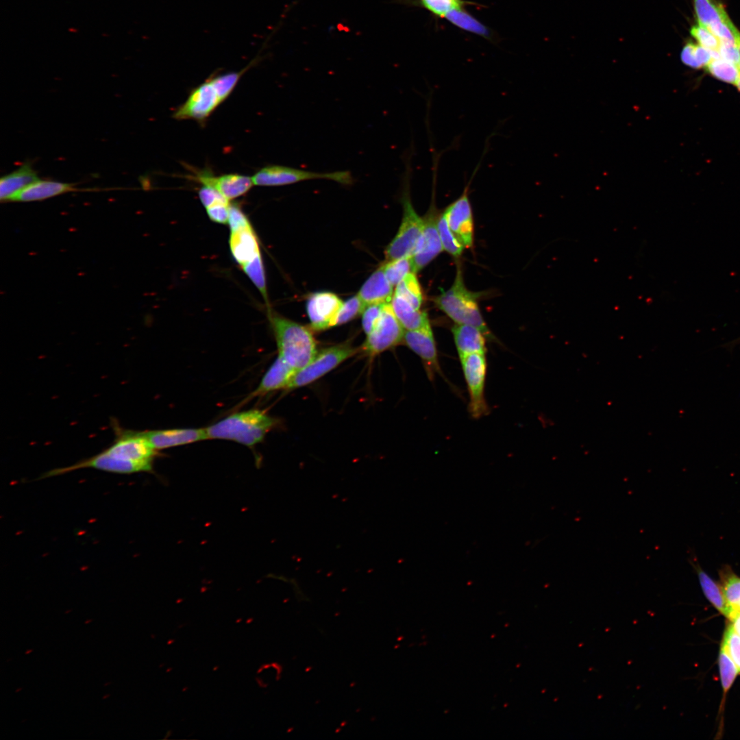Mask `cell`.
I'll use <instances>...</instances> for the list:
<instances>
[{
  "label": "cell",
  "mask_w": 740,
  "mask_h": 740,
  "mask_svg": "<svg viewBox=\"0 0 740 740\" xmlns=\"http://www.w3.org/2000/svg\"><path fill=\"white\" fill-rule=\"evenodd\" d=\"M268 318L277 343L278 356L296 371L317 353L315 339L305 326L285 318L267 308Z\"/></svg>",
  "instance_id": "1"
},
{
  "label": "cell",
  "mask_w": 740,
  "mask_h": 740,
  "mask_svg": "<svg viewBox=\"0 0 740 740\" xmlns=\"http://www.w3.org/2000/svg\"><path fill=\"white\" fill-rule=\"evenodd\" d=\"M276 423L264 412L252 409L232 414L206 428L208 439L235 441L252 447L263 441Z\"/></svg>",
  "instance_id": "2"
},
{
  "label": "cell",
  "mask_w": 740,
  "mask_h": 740,
  "mask_svg": "<svg viewBox=\"0 0 740 740\" xmlns=\"http://www.w3.org/2000/svg\"><path fill=\"white\" fill-rule=\"evenodd\" d=\"M480 293L469 291L465 286L461 269L457 268L452 286L434 298L437 307L457 324L474 326L486 338L493 339L479 309L478 299Z\"/></svg>",
  "instance_id": "3"
},
{
  "label": "cell",
  "mask_w": 740,
  "mask_h": 740,
  "mask_svg": "<svg viewBox=\"0 0 740 740\" xmlns=\"http://www.w3.org/2000/svg\"><path fill=\"white\" fill-rule=\"evenodd\" d=\"M410 159L403 180V217L397 233L385 250L387 261L412 256L423 229V219L416 212L410 196L412 172Z\"/></svg>",
  "instance_id": "4"
},
{
  "label": "cell",
  "mask_w": 740,
  "mask_h": 740,
  "mask_svg": "<svg viewBox=\"0 0 740 740\" xmlns=\"http://www.w3.org/2000/svg\"><path fill=\"white\" fill-rule=\"evenodd\" d=\"M251 177L254 185L262 186H280L319 179L332 180L346 186L354 182L349 171L322 173L276 164L264 166Z\"/></svg>",
  "instance_id": "5"
},
{
  "label": "cell",
  "mask_w": 740,
  "mask_h": 740,
  "mask_svg": "<svg viewBox=\"0 0 740 740\" xmlns=\"http://www.w3.org/2000/svg\"><path fill=\"white\" fill-rule=\"evenodd\" d=\"M112 428L114 440L104 450L116 458L140 465L145 472L151 471L158 452L143 435L142 431L121 428L115 421L112 422Z\"/></svg>",
  "instance_id": "6"
},
{
  "label": "cell",
  "mask_w": 740,
  "mask_h": 740,
  "mask_svg": "<svg viewBox=\"0 0 740 740\" xmlns=\"http://www.w3.org/2000/svg\"><path fill=\"white\" fill-rule=\"evenodd\" d=\"M357 352L356 348L346 343L322 349L308 365L295 371L287 389L299 388L314 382Z\"/></svg>",
  "instance_id": "7"
},
{
  "label": "cell",
  "mask_w": 740,
  "mask_h": 740,
  "mask_svg": "<svg viewBox=\"0 0 740 740\" xmlns=\"http://www.w3.org/2000/svg\"><path fill=\"white\" fill-rule=\"evenodd\" d=\"M460 359L469 392V410L473 418L479 419L487 415L489 411L484 397L486 354H472Z\"/></svg>",
  "instance_id": "8"
},
{
  "label": "cell",
  "mask_w": 740,
  "mask_h": 740,
  "mask_svg": "<svg viewBox=\"0 0 740 740\" xmlns=\"http://www.w3.org/2000/svg\"><path fill=\"white\" fill-rule=\"evenodd\" d=\"M405 330L397 319L391 303L384 305L382 314L372 331L367 335L362 351L375 356L403 341Z\"/></svg>",
  "instance_id": "9"
},
{
  "label": "cell",
  "mask_w": 740,
  "mask_h": 740,
  "mask_svg": "<svg viewBox=\"0 0 740 740\" xmlns=\"http://www.w3.org/2000/svg\"><path fill=\"white\" fill-rule=\"evenodd\" d=\"M221 103L208 78L192 90L186 101L174 112L173 117L177 120L192 119L203 123Z\"/></svg>",
  "instance_id": "10"
},
{
  "label": "cell",
  "mask_w": 740,
  "mask_h": 740,
  "mask_svg": "<svg viewBox=\"0 0 740 740\" xmlns=\"http://www.w3.org/2000/svg\"><path fill=\"white\" fill-rule=\"evenodd\" d=\"M439 215L434 204H432L428 213L423 218V232L411 256L414 273L421 270L443 251L437 228Z\"/></svg>",
  "instance_id": "11"
},
{
  "label": "cell",
  "mask_w": 740,
  "mask_h": 740,
  "mask_svg": "<svg viewBox=\"0 0 740 740\" xmlns=\"http://www.w3.org/2000/svg\"><path fill=\"white\" fill-rule=\"evenodd\" d=\"M468 192L469 184L461 195L443 211L449 228L465 247H471L473 242V220Z\"/></svg>",
  "instance_id": "12"
},
{
  "label": "cell",
  "mask_w": 740,
  "mask_h": 740,
  "mask_svg": "<svg viewBox=\"0 0 740 740\" xmlns=\"http://www.w3.org/2000/svg\"><path fill=\"white\" fill-rule=\"evenodd\" d=\"M421 359L429 379L441 374L436 346L430 325L415 330H405L402 341Z\"/></svg>",
  "instance_id": "13"
},
{
  "label": "cell",
  "mask_w": 740,
  "mask_h": 740,
  "mask_svg": "<svg viewBox=\"0 0 740 740\" xmlns=\"http://www.w3.org/2000/svg\"><path fill=\"white\" fill-rule=\"evenodd\" d=\"M343 301L334 293L318 292L311 295L306 304L312 330L319 331L335 326Z\"/></svg>",
  "instance_id": "14"
},
{
  "label": "cell",
  "mask_w": 740,
  "mask_h": 740,
  "mask_svg": "<svg viewBox=\"0 0 740 740\" xmlns=\"http://www.w3.org/2000/svg\"><path fill=\"white\" fill-rule=\"evenodd\" d=\"M157 451L208 439L206 428H179L142 431Z\"/></svg>",
  "instance_id": "15"
},
{
  "label": "cell",
  "mask_w": 740,
  "mask_h": 740,
  "mask_svg": "<svg viewBox=\"0 0 740 740\" xmlns=\"http://www.w3.org/2000/svg\"><path fill=\"white\" fill-rule=\"evenodd\" d=\"M196 178L202 185L217 190L229 201L243 195L254 185L252 177L236 173L214 176L208 171H201Z\"/></svg>",
  "instance_id": "16"
},
{
  "label": "cell",
  "mask_w": 740,
  "mask_h": 740,
  "mask_svg": "<svg viewBox=\"0 0 740 740\" xmlns=\"http://www.w3.org/2000/svg\"><path fill=\"white\" fill-rule=\"evenodd\" d=\"M393 287L384 273V264H382L365 281L358 295L366 306L389 304L394 295Z\"/></svg>",
  "instance_id": "17"
},
{
  "label": "cell",
  "mask_w": 740,
  "mask_h": 740,
  "mask_svg": "<svg viewBox=\"0 0 740 740\" xmlns=\"http://www.w3.org/2000/svg\"><path fill=\"white\" fill-rule=\"evenodd\" d=\"M77 190L74 184L39 179L14 195L10 201H41Z\"/></svg>",
  "instance_id": "18"
},
{
  "label": "cell",
  "mask_w": 740,
  "mask_h": 740,
  "mask_svg": "<svg viewBox=\"0 0 740 740\" xmlns=\"http://www.w3.org/2000/svg\"><path fill=\"white\" fill-rule=\"evenodd\" d=\"M230 247L234 258L241 266L260 254L258 238L251 224L231 232Z\"/></svg>",
  "instance_id": "19"
},
{
  "label": "cell",
  "mask_w": 740,
  "mask_h": 740,
  "mask_svg": "<svg viewBox=\"0 0 740 740\" xmlns=\"http://www.w3.org/2000/svg\"><path fill=\"white\" fill-rule=\"evenodd\" d=\"M452 330L460 358L476 353L486 354V337L478 328L456 323Z\"/></svg>",
  "instance_id": "20"
},
{
  "label": "cell",
  "mask_w": 740,
  "mask_h": 740,
  "mask_svg": "<svg viewBox=\"0 0 740 740\" xmlns=\"http://www.w3.org/2000/svg\"><path fill=\"white\" fill-rule=\"evenodd\" d=\"M39 180L32 163L27 162L0 180V199L9 201L16 193Z\"/></svg>",
  "instance_id": "21"
},
{
  "label": "cell",
  "mask_w": 740,
  "mask_h": 740,
  "mask_svg": "<svg viewBox=\"0 0 740 740\" xmlns=\"http://www.w3.org/2000/svg\"><path fill=\"white\" fill-rule=\"evenodd\" d=\"M295 371V369L278 356L264 375L253 395H264L280 388H287Z\"/></svg>",
  "instance_id": "22"
},
{
  "label": "cell",
  "mask_w": 740,
  "mask_h": 740,
  "mask_svg": "<svg viewBox=\"0 0 740 740\" xmlns=\"http://www.w3.org/2000/svg\"><path fill=\"white\" fill-rule=\"evenodd\" d=\"M391 304L399 322L405 330H415L430 324L427 313L416 309L401 297L393 295Z\"/></svg>",
  "instance_id": "23"
},
{
  "label": "cell",
  "mask_w": 740,
  "mask_h": 740,
  "mask_svg": "<svg viewBox=\"0 0 740 740\" xmlns=\"http://www.w3.org/2000/svg\"><path fill=\"white\" fill-rule=\"evenodd\" d=\"M696 571L700 584L706 599L715 609L731 621L734 614L727 604L720 584L715 581L700 567H696Z\"/></svg>",
  "instance_id": "24"
},
{
  "label": "cell",
  "mask_w": 740,
  "mask_h": 740,
  "mask_svg": "<svg viewBox=\"0 0 740 740\" xmlns=\"http://www.w3.org/2000/svg\"><path fill=\"white\" fill-rule=\"evenodd\" d=\"M719 576L724 598L735 617L740 613V576L728 567L719 571Z\"/></svg>",
  "instance_id": "25"
},
{
  "label": "cell",
  "mask_w": 740,
  "mask_h": 740,
  "mask_svg": "<svg viewBox=\"0 0 740 740\" xmlns=\"http://www.w3.org/2000/svg\"><path fill=\"white\" fill-rule=\"evenodd\" d=\"M693 5L701 25L707 27L713 23L729 18L723 5L716 0H693Z\"/></svg>",
  "instance_id": "26"
},
{
  "label": "cell",
  "mask_w": 740,
  "mask_h": 740,
  "mask_svg": "<svg viewBox=\"0 0 740 740\" xmlns=\"http://www.w3.org/2000/svg\"><path fill=\"white\" fill-rule=\"evenodd\" d=\"M258 61V58L254 59L247 66L239 71H232L220 75H213L208 78L214 86L222 102L232 93L241 76Z\"/></svg>",
  "instance_id": "27"
},
{
  "label": "cell",
  "mask_w": 740,
  "mask_h": 740,
  "mask_svg": "<svg viewBox=\"0 0 740 740\" xmlns=\"http://www.w3.org/2000/svg\"><path fill=\"white\" fill-rule=\"evenodd\" d=\"M394 295L406 301L416 309H420L423 295L415 273H409L396 286Z\"/></svg>",
  "instance_id": "28"
},
{
  "label": "cell",
  "mask_w": 740,
  "mask_h": 740,
  "mask_svg": "<svg viewBox=\"0 0 740 740\" xmlns=\"http://www.w3.org/2000/svg\"><path fill=\"white\" fill-rule=\"evenodd\" d=\"M444 18L455 26L471 33L483 37H488L490 34L486 27L463 10V8L449 12Z\"/></svg>",
  "instance_id": "29"
},
{
  "label": "cell",
  "mask_w": 740,
  "mask_h": 740,
  "mask_svg": "<svg viewBox=\"0 0 740 740\" xmlns=\"http://www.w3.org/2000/svg\"><path fill=\"white\" fill-rule=\"evenodd\" d=\"M437 228L443 250L454 257L460 256L465 246L449 228L443 212L438 217Z\"/></svg>",
  "instance_id": "30"
},
{
  "label": "cell",
  "mask_w": 740,
  "mask_h": 740,
  "mask_svg": "<svg viewBox=\"0 0 740 740\" xmlns=\"http://www.w3.org/2000/svg\"><path fill=\"white\" fill-rule=\"evenodd\" d=\"M706 69L713 77L733 85L736 84L740 76L739 66L722 58L712 60Z\"/></svg>",
  "instance_id": "31"
},
{
  "label": "cell",
  "mask_w": 740,
  "mask_h": 740,
  "mask_svg": "<svg viewBox=\"0 0 740 740\" xmlns=\"http://www.w3.org/2000/svg\"><path fill=\"white\" fill-rule=\"evenodd\" d=\"M241 267L261 293L267 308H269L264 269L260 254Z\"/></svg>",
  "instance_id": "32"
},
{
  "label": "cell",
  "mask_w": 740,
  "mask_h": 740,
  "mask_svg": "<svg viewBox=\"0 0 740 740\" xmlns=\"http://www.w3.org/2000/svg\"><path fill=\"white\" fill-rule=\"evenodd\" d=\"M718 663L722 687L725 696L739 671L722 645L719 650Z\"/></svg>",
  "instance_id": "33"
},
{
  "label": "cell",
  "mask_w": 740,
  "mask_h": 740,
  "mask_svg": "<svg viewBox=\"0 0 740 740\" xmlns=\"http://www.w3.org/2000/svg\"><path fill=\"white\" fill-rule=\"evenodd\" d=\"M383 264L384 273L393 286H396L409 273L413 272L411 256L387 261Z\"/></svg>",
  "instance_id": "34"
},
{
  "label": "cell",
  "mask_w": 740,
  "mask_h": 740,
  "mask_svg": "<svg viewBox=\"0 0 740 740\" xmlns=\"http://www.w3.org/2000/svg\"><path fill=\"white\" fill-rule=\"evenodd\" d=\"M366 307V305L358 294L348 299L345 302H343V305L337 316L335 325L346 323L362 314Z\"/></svg>",
  "instance_id": "35"
},
{
  "label": "cell",
  "mask_w": 740,
  "mask_h": 740,
  "mask_svg": "<svg viewBox=\"0 0 740 740\" xmlns=\"http://www.w3.org/2000/svg\"><path fill=\"white\" fill-rule=\"evenodd\" d=\"M722 645L740 672V635L733 629L731 624L724 631Z\"/></svg>",
  "instance_id": "36"
},
{
  "label": "cell",
  "mask_w": 740,
  "mask_h": 740,
  "mask_svg": "<svg viewBox=\"0 0 740 740\" xmlns=\"http://www.w3.org/2000/svg\"><path fill=\"white\" fill-rule=\"evenodd\" d=\"M707 28L719 41L737 44V38L740 35V32L735 27L730 18L713 23L708 25Z\"/></svg>",
  "instance_id": "37"
},
{
  "label": "cell",
  "mask_w": 740,
  "mask_h": 740,
  "mask_svg": "<svg viewBox=\"0 0 740 740\" xmlns=\"http://www.w3.org/2000/svg\"><path fill=\"white\" fill-rule=\"evenodd\" d=\"M419 1L433 14L443 18L449 12L463 8L461 0H419Z\"/></svg>",
  "instance_id": "38"
},
{
  "label": "cell",
  "mask_w": 740,
  "mask_h": 740,
  "mask_svg": "<svg viewBox=\"0 0 740 740\" xmlns=\"http://www.w3.org/2000/svg\"><path fill=\"white\" fill-rule=\"evenodd\" d=\"M691 34L701 46L711 50L718 49L719 39L706 27L700 24L694 25L691 29Z\"/></svg>",
  "instance_id": "39"
},
{
  "label": "cell",
  "mask_w": 740,
  "mask_h": 740,
  "mask_svg": "<svg viewBox=\"0 0 740 740\" xmlns=\"http://www.w3.org/2000/svg\"><path fill=\"white\" fill-rule=\"evenodd\" d=\"M384 304L369 305L364 310L362 316V326L366 335H368L375 326L382 314Z\"/></svg>",
  "instance_id": "40"
},
{
  "label": "cell",
  "mask_w": 740,
  "mask_h": 740,
  "mask_svg": "<svg viewBox=\"0 0 740 740\" xmlns=\"http://www.w3.org/2000/svg\"><path fill=\"white\" fill-rule=\"evenodd\" d=\"M230 204L229 201L215 204L206 208L209 219L216 223H228Z\"/></svg>",
  "instance_id": "41"
},
{
  "label": "cell",
  "mask_w": 740,
  "mask_h": 740,
  "mask_svg": "<svg viewBox=\"0 0 740 740\" xmlns=\"http://www.w3.org/2000/svg\"><path fill=\"white\" fill-rule=\"evenodd\" d=\"M199 197L201 202L206 208L217 203L229 201L227 199L215 188L204 185L199 190Z\"/></svg>",
  "instance_id": "42"
},
{
  "label": "cell",
  "mask_w": 740,
  "mask_h": 740,
  "mask_svg": "<svg viewBox=\"0 0 740 740\" xmlns=\"http://www.w3.org/2000/svg\"><path fill=\"white\" fill-rule=\"evenodd\" d=\"M228 223L231 232L251 224L247 216L236 204L230 205Z\"/></svg>",
  "instance_id": "43"
},
{
  "label": "cell",
  "mask_w": 740,
  "mask_h": 740,
  "mask_svg": "<svg viewBox=\"0 0 740 740\" xmlns=\"http://www.w3.org/2000/svg\"><path fill=\"white\" fill-rule=\"evenodd\" d=\"M717 50L721 58L736 64L739 68L740 59L737 44L719 41Z\"/></svg>",
  "instance_id": "44"
},
{
  "label": "cell",
  "mask_w": 740,
  "mask_h": 740,
  "mask_svg": "<svg viewBox=\"0 0 740 740\" xmlns=\"http://www.w3.org/2000/svg\"><path fill=\"white\" fill-rule=\"evenodd\" d=\"M695 45L691 42H687L680 53L681 61L686 65L695 69H701L697 61L695 54Z\"/></svg>",
  "instance_id": "45"
},
{
  "label": "cell",
  "mask_w": 740,
  "mask_h": 740,
  "mask_svg": "<svg viewBox=\"0 0 740 740\" xmlns=\"http://www.w3.org/2000/svg\"><path fill=\"white\" fill-rule=\"evenodd\" d=\"M731 622L733 629L740 635V613L737 614Z\"/></svg>",
  "instance_id": "46"
},
{
  "label": "cell",
  "mask_w": 740,
  "mask_h": 740,
  "mask_svg": "<svg viewBox=\"0 0 740 740\" xmlns=\"http://www.w3.org/2000/svg\"><path fill=\"white\" fill-rule=\"evenodd\" d=\"M736 43H737V49H738V51H739V59H740V35L737 38ZM739 69H740V61H739Z\"/></svg>",
  "instance_id": "47"
},
{
  "label": "cell",
  "mask_w": 740,
  "mask_h": 740,
  "mask_svg": "<svg viewBox=\"0 0 740 740\" xmlns=\"http://www.w3.org/2000/svg\"><path fill=\"white\" fill-rule=\"evenodd\" d=\"M735 86H737V89H738V90H739V92H740V76H739V79H738V80H737V83H736Z\"/></svg>",
  "instance_id": "48"
},
{
  "label": "cell",
  "mask_w": 740,
  "mask_h": 740,
  "mask_svg": "<svg viewBox=\"0 0 740 740\" xmlns=\"http://www.w3.org/2000/svg\"><path fill=\"white\" fill-rule=\"evenodd\" d=\"M30 652H32V650H29L28 651H26L25 654H29V653H30Z\"/></svg>",
  "instance_id": "49"
},
{
  "label": "cell",
  "mask_w": 740,
  "mask_h": 740,
  "mask_svg": "<svg viewBox=\"0 0 740 740\" xmlns=\"http://www.w3.org/2000/svg\"><path fill=\"white\" fill-rule=\"evenodd\" d=\"M90 621H91V619L86 621L85 624H88Z\"/></svg>",
  "instance_id": "50"
},
{
  "label": "cell",
  "mask_w": 740,
  "mask_h": 740,
  "mask_svg": "<svg viewBox=\"0 0 740 740\" xmlns=\"http://www.w3.org/2000/svg\"><path fill=\"white\" fill-rule=\"evenodd\" d=\"M109 695H110L109 694H108V695H105V697H103V699H104V698H107V697H108Z\"/></svg>",
  "instance_id": "51"
},
{
  "label": "cell",
  "mask_w": 740,
  "mask_h": 740,
  "mask_svg": "<svg viewBox=\"0 0 740 740\" xmlns=\"http://www.w3.org/2000/svg\"><path fill=\"white\" fill-rule=\"evenodd\" d=\"M21 688L17 689L16 691H19V690H21Z\"/></svg>",
  "instance_id": "52"
}]
</instances>
